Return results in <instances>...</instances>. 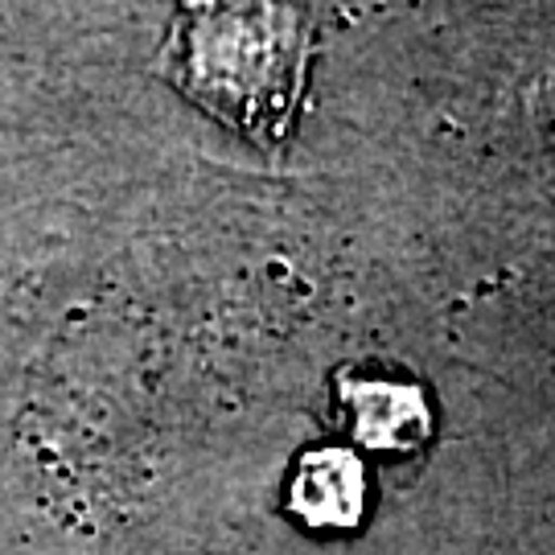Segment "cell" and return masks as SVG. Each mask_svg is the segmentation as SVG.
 I'll list each match as a JSON object with an SVG mask.
<instances>
[{
  "instance_id": "obj_1",
  "label": "cell",
  "mask_w": 555,
  "mask_h": 555,
  "mask_svg": "<svg viewBox=\"0 0 555 555\" xmlns=\"http://www.w3.org/2000/svg\"><path fill=\"white\" fill-rule=\"evenodd\" d=\"M309 50V25L293 4L181 0L165 66L210 116L251 140H280L297 112Z\"/></svg>"
},
{
  "instance_id": "obj_2",
  "label": "cell",
  "mask_w": 555,
  "mask_h": 555,
  "mask_svg": "<svg viewBox=\"0 0 555 555\" xmlns=\"http://www.w3.org/2000/svg\"><path fill=\"white\" fill-rule=\"evenodd\" d=\"M362 490V474L354 469V461L346 453H325L313 456V461H305V469H300V481H297V502L305 498L321 494L325 502V518H337V515H350L354 511V494Z\"/></svg>"
}]
</instances>
